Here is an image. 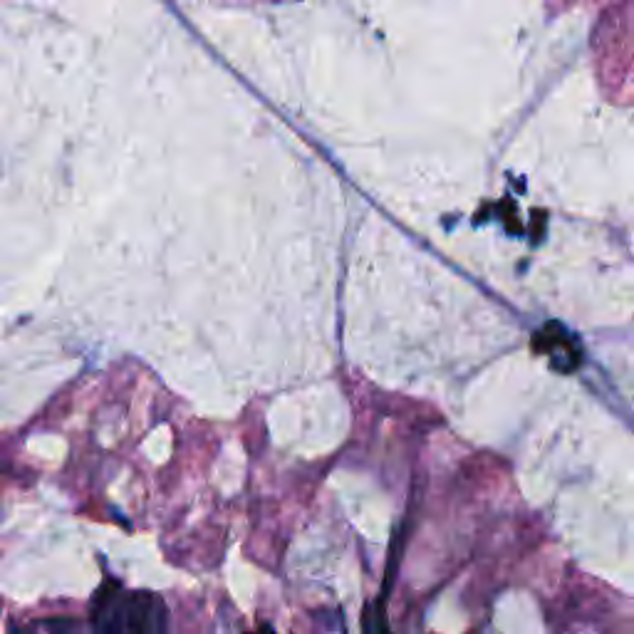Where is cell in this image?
<instances>
[{
    "mask_svg": "<svg viewBox=\"0 0 634 634\" xmlns=\"http://www.w3.org/2000/svg\"><path fill=\"white\" fill-rule=\"evenodd\" d=\"M127 600L122 582L107 575L90 602V622L95 634H127Z\"/></svg>",
    "mask_w": 634,
    "mask_h": 634,
    "instance_id": "obj_1",
    "label": "cell"
},
{
    "mask_svg": "<svg viewBox=\"0 0 634 634\" xmlns=\"http://www.w3.org/2000/svg\"><path fill=\"white\" fill-rule=\"evenodd\" d=\"M533 352L548 357L555 372L570 374L582 365V347L573 332L565 330L560 322H548L533 335Z\"/></svg>",
    "mask_w": 634,
    "mask_h": 634,
    "instance_id": "obj_2",
    "label": "cell"
},
{
    "mask_svg": "<svg viewBox=\"0 0 634 634\" xmlns=\"http://www.w3.org/2000/svg\"><path fill=\"white\" fill-rule=\"evenodd\" d=\"M169 610L157 592L137 590L127 600V634H166Z\"/></svg>",
    "mask_w": 634,
    "mask_h": 634,
    "instance_id": "obj_3",
    "label": "cell"
},
{
    "mask_svg": "<svg viewBox=\"0 0 634 634\" xmlns=\"http://www.w3.org/2000/svg\"><path fill=\"white\" fill-rule=\"evenodd\" d=\"M45 634H80V622L72 617H50L43 622Z\"/></svg>",
    "mask_w": 634,
    "mask_h": 634,
    "instance_id": "obj_4",
    "label": "cell"
},
{
    "mask_svg": "<svg viewBox=\"0 0 634 634\" xmlns=\"http://www.w3.org/2000/svg\"><path fill=\"white\" fill-rule=\"evenodd\" d=\"M248 634H275V630L270 625H261L258 630H253V632H248Z\"/></svg>",
    "mask_w": 634,
    "mask_h": 634,
    "instance_id": "obj_5",
    "label": "cell"
},
{
    "mask_svg": "<svg viewBox=\"0 0 634 634\" xmlns=\"http://www.w3.org/2000/svg\"><path fill=\"white\" fill-rule=\"evenodd\" d=\"M8 634H28V632L20 630V627L15 625V622H10V625H8Z\"/></svg>",
    "mask_w": 634,
    "mask_h": 634,
    "instance_id": "obj_6",
    "label": "cell"
}]
</instances>
